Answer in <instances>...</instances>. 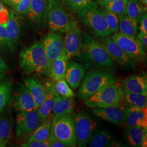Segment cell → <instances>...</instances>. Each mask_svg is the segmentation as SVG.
Returning a JSON list of instances; mask_svg holds the SVG:
<instances>
[{"label":"cell","instance_id":"6da1fadb","mask_svg":"<svg viewBox=\"0 0 147 147\" xmlns=\"http://www.w3.org/2000/svg\"><path fill=\"white\" fill-rule=\"evenodd\" d=\"M19 56L20 67L26 74L39 73L47 75L50 63L42 42H36L24 49L21 51Z\"/></svg>","mask_w":147,"mask_h":147},{"label":"cell","instance_id":"7a4b0ae2","mask_svg":"<svg viewBox=\"0 0 147 147\" xmlns=\"http://www.w3.org/2000/svg\"><path fill=\"white\" fill-rule=\"evenodd\" d=\"M81 56L87 61L103 68H110L114 65V60L105 47L88 34L82 35Z\"/></svg>","mask_w":147,"mask_h":147},{"label":"cell","instance_id":"3957f363","mask_svg":"<svg viewBox=\"0 0 147 147\" xmlns=\"http://www.w3.org/2000/svg\"><path fill=\"white\" fill-rule=\"evenodd\" d=\"M125 103L123 89L115 83L104 87L84 101V104L91 109L125 106Z\"/></svg>","mask_w":147,"mask_h":147},{"label":"cell","instance_id":"277c9868","mask_svg":"<svg viewBox=\"0 0 147 147\" xmlns=\"http://www.w3.org/2000/svg\"><path fill=\"white\" fill-rule=\"evenodd\" d=\"M115 83L113 74L98 70H92L84 76L78 91V96L86 100L107 85Z\"/></svg>","mask_w":147,"mask_h":147},{"label":"cell","instance_id":"5b68a950","mask_svg":"<svg viewBox=\"0 0 147 147\" xmlns=\"http://www.w3.org/2000/svg\"><path fill=\"white\" fill-rule=\"evenodd\" d=\"M50 132L67 147L77 146L74 118L71 114L54 116Z\"/></svg>","mask_w":147,"mask_h":147},{"label":"cell","instance_id":"8992f818","mask_svg":"<svg viewBox=\"0 0 147 147\" xmlns=\"http://www.w3.org/2000/svg\"><path fill=\"white\" fill-rule=\"evenodd\" d=\"M76 19L86 25L97 37H109L112 34L104 16L98 9V4L77 11Z\"/></svg>","mask_w":147,"mask_h":147},{"label":"cell","instance_id":"52a82bcc","mask_svg":"<svg viewBox=\"0 0 147 147\" xmlns=\"http://www.w3.org/2000/svg\"><path fill=\"white\" fill-rule=\"evenodd\" d=\"M47 21L53 32L65 33L68 26L69 16L62 0H47Z\"/></svg>","mask_w":147,"mask_h":147},{"label":"cell","instance_id":"ba28073f","mask_svg":"<svg viewBox=\"0 0 147 147\" xmlns=\"http://www.w3.org/2000/svg\"><path fill=\"white\" fill-rule=\"evenodd\" d=\"M74 121L77 145L80 147H86L90 137L97 129V123L84 112L78 113L74 117Z\"/></svg>","mask_w":147,"mask_h":147},{"label":"cell","instance_id":"9c48e42d","mask_svg":"<svg viewBox=\"0 0 147 147\" xmlns=\"http://www.w3.org/2000/svg\"><path fill=\"white\" fill-rule=\"evenodd\" d=\"M65 33L64 49L69 59L81 56L82 36L76 20H69L68 26Z\"/></svg>","mask_w":147,"mask_h":147},{"label":"cell","instance_id":"30bf717a","mask_svg":"<svg viewBox=\"0 0 147 147\" xmlns=\"http://www.w3.org/2000/svg\"><path fill=\"white\" fill-rule=\"evenodd\" d=\"M121 49L135 62L142 61L145 57V50L136 39L127 36L121 32H116L110 37Z\"/></svg>","mask_w":147,"mask_h":147},{"label":"cell","instance_id":"8fae6325","mask_svg":"<svg viewBox=\"0 0 147 147\" xmlns=\"http://www.w3.org/2000/svg\"><path fill=\"white\" fill-rule=\"evenodd\" d=\"M16 121V135L18 137L29 136L42 123L37 110L19 112Z\"/></svg>","mask_w":147,"mask_h":147},{"label":"cell","instance_id":"7c38bea8","mask_svg":"<svg viewBox=\"0 0 147 147\" xmlns=\"http://www.w3.org/2000/svg\"><path fill=\"white\" fill-rule=\"evenodd\" d=\"M42 44L50 64L65 51L64 37L61 32L50 33L44 39Z\"/></svg>","mask_w":147,"mask_h":147},{"label":"cell","instance_id":"4fadbf2b","mask_svg":"<svg viewBox=\"0 0 147 147\" xmlns=\"http://www.w3.org/2000/svg\"><path fill=\"white\" fill-rule=\"evenodd\" d=\"M125 106H110L93 108L95 115L103 120L116 125L121 126L125 123Z\"/></svg>","mask_w":147,"mask_h":147},{"label":"cell","instance_id":"5bb4252c","mask_svg":"<svg viewBox=\"0 0 147 147\" xmlns=\"http://www.w3.org/2000/svg\"><path fill=\"white\" fill-rule=\"evenodd\" d=\"M99 41L106 49L111 57L121 66L133 65V61L110 37H99Z\"/></svg>","mask_w":147,"mask_h":147},{"label":"cell","instance_id":"9a60e30c","mask_svg":"<svg viewBox=\"0 0 147 147\" xmlns=\"http://www.w3.org/2000/svg\"><path fill=\"white\" fill-rule=\"evenodd\" d=\"M126 125L147 128V109L126 105L124 107Z\"/></svg>","mask_w":147,"mask_h":147},{"label":"cell","instance_id":"2e32d148","mask_svg":"<svg viewBox=\"0 0 147 147\" xmlns=\"http://www.w3.org/2000/svg\"><path fill=\"white\" fill-rule=\"evenodd\" d=\"M123 134L132 147H147V128L126 125L124 127Z\"/></svg>","mask_w":147,"mask_h":147},{"label":"cell","instance_id":"e0dca14e","mask_svg":"<svg viewBox=\"0 0 147 147\" xmlns=\"http://www.w3.org/2000/svg\"><path fill=\"white\" fill-rule=\"evenodd\" d=\"M22 22L23 19L21 16L17 14L16 11H13L11 13L10 18L5 27L8 39L13 49L17 47L20 36Z\"/></svg>","mask_w":147,"mask_h":147},{"label":"cell","instance_id":"ac0fdd59","mask_svg":"<svg viewBox=\"0 0 147 147\" xmlns=\"http://www.w3.org/2000/svg\"><path fill=\"white\" fill-rule=\"evenodd\" d=\"M123 89L132 93L147 96L146 76L141 74L132 75L121 81Z\"/></svg>","mask_w":147,"mask_h":147},{"label":"cell","instance_id":"d6986e66","mask_svg":"<svg viewBox=\"0 0 147 147\" xmlns=\"http://www.w3.org/2000/svg\"><path fill=\"white\" fill-rule=\"evenodd\" d=\"M69 64V59L65 51L53 60L50 64L47 75L53 81L65 79V74Z\"/></svg>","mask_w":147,"mask_h":147},{"label":"cell","instance_id":"ffe728a7","mask_svg":"<svg viewBox=\"0 0 147 147\" xmlns=\"http://www.w3.org/2000/svg\"><path fill=\"white\" fill-rule=\"evenodd\" d=\"M14 106L19 112L37 110L34 100L25 84H21L18 89L14 100Z\"/></svg>","mask_w":147,"mask_h":147},{"label":"cell","instance_id":"44dd1931","mask_svg":"<svg viewBox=\"0 0 147 147\" xmlns=\"http://www.w3.org/2000/svg\"><path fill=\"white\" fill-rule=\"evenodd\" d=\"M47 0H32L31 6L26 16L31 21L40 24L47 20Z\"/></svg>","mask_w":147,"mask_h":147},{"label":"cell","instance_id":"7402d4cb","mask_svg":"<svg viewBox=\"0 0 147 147\" xmlns=\"http://www.w3.org/2000/svg\"><path fill=\"white\" fill-rule=\"evenodd\" d=\"M90 147H122L108 132L95 130L87 143Z\"/></svg>","mask_w":147,"mask_h":147},{"label":"cell","instance_id":"603a6c76","mask_svg":"<svg viewBox=\"0 0 147 147\" xmlns=\"http://www.w3.org/2000/svg\"><path fill=\"white\" fill-rule=\"evenodd\" d=\"M46 95L42 104L37 109L40 121L42 122L50 115L55 103L56 92L53 88V82H50L47 84L45 88Z\"/></svg>","mask_w":147,"mask_h":147},{"label":"cell","instance_id":"cb8c5ba5","mask_svg":"<svg viewBox=\"0 0 147 147\" xmlns=\"http://www.w3.org/2000/svg\"><path fill=\"white\" fill-rule=\"evenodd\" d=\"M84 69L80 64L75 62L69 63L65 74V80L72 89H76L84 76Z\"/></svg>","mask_w":147,"mask_h":147},{"label":"cell","instance_id":"d4e9b609","mask_svg":"<svg viewBox=\"0 0 147 147\" xmlns=\"http://www.w3.org/2000/svg\"><path fill=\"white\" fill-rule=\"evenodd\" d=\"M23 81L27 89L34 100L37 110L42 104L45 99L46 95L45 88L33 79L26 78H24Z\"/></svg>","mask_w":147,"mask_h":147},{"label":"cell","instance_id":"484cf974","mask_svg":"<svg viewBox=\"0 0 147 147\" xmlns=\"http://www.w3.org/2000/svg\"><path fill=\"white\" fill-rule=\"evenodd\" d=\"M73 98L64 97L56 92L52 112L54 116L62 114H71L75 108Z\"/></svg>","mask_w":147,"mask_h":147},{"label":"cell","instance_id":"4316f807","mask_svg":"<svg viewBox=\"0 0 147 147\" xmlns=\"http://www.w3.org/2000/svg\"><path fill=\"white\" fill-rule=\"evenodd\" d=\"M119 18V30L120 32L127 36L136 39L138 29V22L129 18L126 14Z\"/></svg>","mask_w":147,"mask_h":147},{"label":"cell","instance_id":"83f0119b","mask_svg":"<svg viewBox=\"0 0 147 147\" xmlns=\"http://www.w3.org/2000/svg\"><path fill=\"white\" fill-rule=\"evenodd\" d=\"M51 121L47 118L31 135L28 136L27 140H37L40 141H48L51 130Z\"/></svg>","mask_w":147,"mask_h":147},{"label":"cell","instance_id":"f1b7e54d","mask_svg":"<svg viewBox=\"0 0 147 147\" xmlns=\"http://www.w3.org/2000/svg\"><path fill=\"white\" fill-rule=\"evenodd\" d=\"M146 11L139 0H128L126 6V15L138 22L141 16Z\"/></svg>","mask_w":147,"mask_h":147},{"label":"cell","instance_id":"f546056e","mask_svg":"<svg viewBox=\"0 0 147 147\" xmlns=\"http://www.w3.org/2000/svg\"><path fill=\"white\" fill-rule=\"evenodd\" d=\"M123 89L124 100L127 105L141 108H147V96L137 94Z\"/></svg>","mask_w":147,"mask_h":147},{"label":"cell","instance_id":"4dcf8cb0","mask_svg":"<svg viewBox=\"0 0 147 147\" xmlns=\"http://www.w3.org/2000/svg\"><path fill=\"white\" fill-rule=\"evenodd\" d=\"M127 2L128 0H117L112 2H98V3L119 17L122 15L126 14Z\"/></svg>","mask_w":147,"mask_h":147},{"label":"cell","instance_id":"1f68e13d","mask_svg":"<svg viewBox=\"0 0 147 147\" xmlns=\"http://www.w3.org/2000/svg\"><path fill=\"white\" fill-rule=\"evenodd\" d=\"M12 137V123L8 116H0V138L8 144Z\"/></svg>","mask_w":147,"mask_h":147},{"label":"cell","instance_id":"d6a6232c","mask_svg":"<svg viewBox=\"0 0 147 147\" xmlns=\"http://www.w3.org/2000/svg\"><path fill=\"white\" fill-rule=\"evenodd\" d=\"M101 14L104 16L106 22L110 29L112 33H115L119 31V18L115 13L109 11L102 5L98 9Z\"/></svg>","mask_w":147,"mask_h":147},{"label":"cell","instance_id":"836d02e7","mask_svg":"<svg viewBox=\"0 0 147 147\" xmlns=\"http://www.w3.org/2000/svg\"><path fill=\"white\" fill-rule=\"evenodd\" d=\"M11 84L9 81H0V112L7 105L11 97Z\"/></svg>","mask_w":147,"mask_h":147},{"label":"cell","instance_id":"e575fe53","mask_svg":"<svg viewBox=\"0 0 147 147\" xmlns=\"http://www.w3.org/2000/svg\"><path fill=\"white\" fill-rule=\"evenodd\" d=\"M53 88L58 94L66 98H74L75 94L65 79L53 82Z\"/></svg>","mask_w":147,"mask_h":147},{"label":"cell","instance_id":"d590c367","mask_svg":"<svg viewBox=\"0 0 147 147\" xmlns=\"http://www.w3.org/2000/svg\"><path fill=\"white\" fill-rule=\"evenodd\" d=\"M65 1L75 13L87 7L98 4L95 0H65Z\"/></svg>","mask_w":147,"mask_h":147},{"label":"cell","instance_id":"8d00e7d4","mask_svg":"<svg viewBox=\"0 0 147 147\" xmlns=\"http://www.w3.org/2000/svg\"><path fill=\"white\" fill-rule=\"evenodd\" d=\"M6 49L13 50L11 42L8 39L5 27L0 25V51Z\"/></svg>","mask_w":147,"mask_h":147},{"label":"cell","instance_id":"74e56055","mask_svg":"<svg viewBox=\"0 0 147 147\" xmlns=\"http://www.w3.org/2000/svg\"><path fill=\"white\" fill-rule=\"evenodd\" d=\"M31 2L32 0H20L14 8L16 13L19 16H26Z\"/></svg>","mask_w":147,"mask_h":147},{"label":"cell","instance_id":"f35d334b","mask_svg":"<svg viewBox=\"0 0 147 147\" xmlns=\"http://www.w3.org/2000/svg\"><path fill=\"white\" fill-rule=\"evenodd\" d=\"M10 14L3 1L0 0V25L5 27L10 18Z\"/></svg>","mask_w":147,"mask_h":147},{"label":"cell","instance_id":"ab89813d","mask_svg":"<svg viewBox=\"0 0 147 147\" xmlns=\"http://www.w3.org/2000/svg\"><path fill=\"white\" fill-rule=\"evenodd\" d=\"M22 147H49V141H40L37 140H27L26 142L21 144Z\"/></svg>","mask_w":147,"mask_h":147},{"label":"cell","instance_id":"60d3db41","mask_svg":"<svg viewBox=\"0 0 147 147\" xmlns=\"http://www.w3.org/2000/svg\"><path fill=\"white\" fill-rule=\"evenodd\" d=\"M138 28L140 32L147 35V14L144 12L138 21Z\"/></svg>","mask_w":147,"mask_h":147},{"label":"cell","instance_id":"b9f144b4","mask_svg":"<svg viewBox=\"0 0 147 147\" xmlns=\"http://www.w3.org/2000/svg\"><path fill=\"white\" fill-rule=\"evenodd\" d=\"M48 141L49 142V147H67L63 143L58 140L51 132H50Z\"/></svg>","mask_w":147,"mask_h":147},{"label":"cell","instance_id":"7bdbcfd3","mask_svg":"<svg viewBox=\"0 0 147 147\" xmlns=\"http://www.w3.org/2000/svg\"><path fill=\"white\" fill-rule=\"evenodd\" d=\"M136 40L140 42L144 50H147V35H145L142 33H139L136 37Z\"/></svg>","mask_w":147,"mask_h":147},{"label":"cell","instance_id":"ee69618b","mask_svg":"<svg viewBox=\"0 0 147 147\" xmlns=\"http://www.w3.org/2000/svg\"><path fill=\"white\" fill-rule=\"evenodd\" d=\"M8 67L3 59L0 56V79L2 78L5 74L8 71Z\"/></svg>","mask_w":147,"mask_h":147},{"label":"cell","instance_id":"f6af8a7d","mask_svg":"<svg viewBox=\"0 0 147 147\" xmlns=\"http://www.w3.org/2000/svg\"><path fill=\"white\" fill-rule=\"evenodd\" d=\"M4 3H5L12 8H15L20 0H2Z\"/></svg>","mask_w":147,"mask_h":147},{"label":"cell","instance_id":"bcb514c9","mask_svg":"<svg viewBox=\"0 0 147 147\" xmlns=\"http://www.w3.org/2000/svg\"><path fill=\"white\" fill-rule=\"evenodd\" d=\"M7 143L3 141L1 138H0V147H6L7 146Z\"/></svg>","mask_w":147,"mask_h":147},{"label":"cell","instance_id":"7dc6e473","mask_svg":"<svg viewBox=\"0 0 147 147\" xmlns=\"http://www.w3.org/2000/svg\"><path fill=\"white\" fill-rule=\"evenodd\" d=\"M143 5H145L146 7H147V0H139Z\"/></svg>","mask_w":147,"mask_h":147},{"label":"cell","instance_id":"c3c4849f","mask_svg":"<svg viewBox=\"0 0 147 147\" xmlns=\"http://www.w3.org/2000/svg\"><path fill=\"white\" fill-rule=\"evenodd\" d=\"M98 2H112V1H115L117 0H95Z\"/></svg>","mask_w":147,"mask_h":147}]
</instances>
